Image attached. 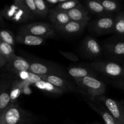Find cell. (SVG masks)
<instances>
[{
  "instance_id": "4316f807",
  "label": "cell",
  "mask_w": 124,
  "mask_h": 124,
  "mask_svg": "<svg viewBox=\"0 0 124 124\" xmlns=\"http://www.w3.org/2000/svg\"><path fill=\"white\" fill-rule=\"evenodd\" d=\"M35 6L37 8L39 18H45L49 13L50 8L44 0H34Z\"/></svg>"
},
{
  "instance_id": "52a82bcc",
  "label": "cell",
  "mask_w": 124,
  "mask_h": 124,
  "mask_svg": "<svg viewBox=\"0 0 124 124\" xmlns=\"http://www.w3.org/2000/svg\"><path fill=\"white\" fill-rule=\"evenodd\" d=\"M114 17L115 16L97 18L90 23L88 22L87 24L88 30L98 36L113 33Z\"/></svg>"
},
{
  "instance_id": "3957f363",
  "label": "cell",
  "mask_w": 124,
  "mask_h": 124,
  "mask_svg": "<svg viewBox=\"0 0 124 124\" xmlns=\"http://www.w3.org/2000/svg\"><path fill=\"white\" fill-rule=\"evenodd\" d=\"M74 80L75 84L78 86L79 88L90 98H94L105 93V84L95 77L87 76Z\"/></svg>"
},
{
  "instance_id": "5bb4252c",
  "label": "cell",
  "mask_w": 124,
  "mask_h": 124,
  "mask_svg": "<svg viewBox=\"0 0 124 124\" xmlns=\"http://www.w3.org/2000/svg\"><path fill=\"white\" fill-rule=\"evenodd\" d=\"M13 81L6 80L1 81L0 87V114L2 113L10 104V92Z\"/></svg>"
},
{
  "instance_id": "d4e9b609",
  "label": "cell",
  "mask_w": 124,
  "mask_h": 124,
  "mask_svg": "<svg viewBox=\"0 0 124 124\" xmlns=\"http://www.w3.org/2000/svg\"><path fill=\"white\" fill-rule=\"evenodd\" d=\"M15 74L19 78V79L29 84L30 85L32 84H34L35 83L41 80L38 75H35L29 71H21V72L16 73Z\"/></svg>"
},
{
  "instance_id": "9c48e42d",
  "label": "cell",
  "mask_w": 124,
  "mask_h": 124,
  "mask_svg": "<svg viewBox=\"0 0 124 124\" xmlns=\"http://www.w3.org/2000/svg\"><path fill=\"white\" fill-rule=\"evenodd\" d=\"M80 50L82 56L87 59L98 58L102 54V50L100 44L96 39L89 35L83 39Z\"/></svg>"
},
{
  "instance_id": "8fae6325",
  "label": "cell",
  "mask_w": 124,
  "mask_h": 124,
  "mask_svg": "<svg viewBox=\"0 0 124 124\" xmlns=\"http://www.w3.org/2000/svg\"><path fill=\"white\" fill-rule=\"evenodd\" d=\"M39 76L41 80L52 84L64 93L77 90L76 84L71 82L70 79L52 75H42Z\"/></svg>"
},
{
  "instance_id": "ba28073f",
  "label": "cell",
  "mask_w": 124,
  "mask_h": 124,
  "mask_svg": "<svg viewBox=\"0 0 124 124\" xmlns=\"http://www.w3.org/2000/svg\"><path fill=\"white\" fill-rule=\"evenodd\" d=\"M102 52L110 58L116 60L123 59L124 55V38L117 36L116 39L105 41L101 46Z\"/></svg>"
},
{
  "instance_id": "d6986e66",
  "label": "cell",
  "mask_w": 124,
  "mask_h": 124,
  "mask_svg": "<svg viewBox=\"0 0 124 124\" xmlns=\"http://www.w3.org/2000/svg\"><path fill=\"white\" fill-rule=\"evenodd\" d=\"M68 75L73 79L82 78L87 76L95 77L98 72L91 67H84L81 66L71 67L68 69Z\"/></svg>"
},
{
  "instance_id": "7c38bea8",
  "label": "cell",
  "mask_w": 124,
  "mask_h": 124,
  "mask_svg": "<svg viewBox=\"0 0 124 124\" xmlns=\"http://www.w3.org/2000/svg\"><path fill=\"white\" fill-rule=\"evenodd\" d=\"M88 23L70 21L62 27L56 29V31L64 36H76L83 32L87 26Z\"/></svg>"
},
{
  "instance_id": "ffe728a7",
  "label": "cell",
  "mask_w": 124,
  "mask_h": 124,
  "mask_svg": "<svg viewBox=\"0 0 124 124\" xmlns=\"http://www.w3.org/2000/svg\"><path fill=\"white\" fill-rule=\"evenodd\" d=\"M84 4L85 7L87 9L88 13L90 12L92 14L96 16L97 18H102V17L113 16L107 13L98 0L85 1Z\"/></svg>"
},
{
  "instance_id": "30bf717a",
  "label": "cell",
  "mask_w": 124,
  "mask_h": 124,
  "mask_svg": "<svg viewBox=\"0 0 124 124\" xmlns=\"http://www.w3.org/2000/svg\"><path fill=\"white\" fill-rule=\"evenodd\" d=\"M104 104L107 110L113 117L115 122L124 121V111L122 105L119 102L108 98L106 96L101 95L93 98Z\"/></svg>"
},
{
  "instance_id": "4fadbf2b",
  "label": "cell",
  "mask_w": 124,
  "mask_h": 124,
  "mask_svg": "<svg viewBox=\"0 0 124 124\" xmlns=\"http://www.w3.org/2000/svg\"><path fill=\"white\" fill-rule=\"evenodd\" d=\"M6 64L7 65V69L12 71L13 73L29 71L30 69L29 62L16 54L11 57L7 61Z\"/></svg>"
},
{
  "instance_id": "484cf974",
  "label": "cell",
  "mask_w": 124,
  "mask_h": 124,
  "mask_svg": "<svg viewBox=\"0 0 124 124\" xmlns=\"http://www.w3.org/2000/svg\"><path fill=\"white\" fill-rule=\"evenodd\" d=\"M80 4L81 2L78 0H64V2L56 6L54 9L61 12H66L77 7Z\"/></svg>"
},
{
  "instance_id": "83f0119b",
  "label": "cell",
  "mask_w": 124,
  "mask_h": 124,
  "mask_svg": "<svg viewBox=\"0 0 124 124\" xmlns=\"http://www.w3.org/2000/svg\"><path fill=\"white\" fill-rule=\"evenodd\" d=\"M0 40L12 46L16 44L15 36L13 33L7 30H0Z\"/></svg>"
},
{
  "instance_id": "836d02e7",
  "label": "cell",
  "mask_w": 124,
  "mask_h": 124,
  "mask_svg": "<svg viewBox=\"0 0 124 124\" xmlns=\"http://www.w3.org/2000/svg\"><path fill=\"white\" fill-rule=\"evenodd\" d=\"M2 24H4V20L3 19H2V16L0 14V25H2Z\"/></svg>"
},
{
  "instance_id": "2e32d148",
  "label": "cell",
  "mask_w": 124,
  "mask_h": 124,
  "mask_svg": "<svg viewBox=\"0 0 124 124\" xmlns=\"http://www.w3.org/2000/svg\"><path fill=\"white\" fill-rule=\"evenodd\" d=\"M87 102L93 110L102 116L105 124H116L112 116L98 101L90 98V100H87Z\"/></svg>"
},
{
  "instance_id": "d6a6232c",
  "label": "cell",
  "mask_w": 124,
  "mask_h": 124,
  "mask_svg": "<svg viewBox=\"0 0 124 124\" xmlns=\"http://www.w3.org/2000/svg\"><path fill=\"white\" fill-rule=\"evenodd\" d=\"M7 62V59H6V57L3 55V54H1V53L0 52V68H1L2 67H3L4 65H6Z\"/></svg>"
},
{
  "instance_id": "6da1fadb",
  "label": "cell",
  "mask_w": 124,
  "mask_h": 124,
  "mask_svg": "<svg viewBox=\"0 0 124 124\" xmlns=\"http://www.w3.org/2000/svg\"><path fill=\"white\" fill-rule=\"evenodd\" d=\"M1 15L7 20L15 23H24L35 18L27 9L23 0H15L10 6H6L1 11Z\"/></svg>"
},
{
  "instance_id": "9a60e30c",
  "label": "cell",
  "mask_w": 124,
  "mask_h": 124,
  "mask_svg": "<svg viewBox=\"0 0 124 124\" xmlns=\"http://www.w3.org/2000/svg\"><path fill=\"white\" fill-rule=\"evenodd\" d=\"M65 13L70 18V21L76 22H89L90 17L88 12L84 6L80 4L77 7L67 11Z\"/></svg>"
},
{
  "instance_id": "8992f818",
  "label": "cell",
  "mask_w": 124,
  "mask_h": 124,
  "mask_svg": "<svg viewBox=\"0 0 124 124\" xmlns=\"http://www.w3.org/2000/svg\"><path fill=\"white\" fill-rule=\"evenodd\" d=\"M90 67L97 72L110 78L122 79L124 71L123 67L119 64L110 61H96L89 64Z\"/></svg>"
},
{
  "instance_id": "e0dca14e",
  "label": "cell",
  "mask_w": 124,
  "mask_h": 124,
  "mask_svg": "<svg viewBox=\"0 0 124 124\" xmlns=\"http://www.w3.org/2000/svg\"><path fill=\"white\" fill-rule=\"evenodd\" d=\"M15 40L16 42L18 44L31 46H41L46 42V39L42 38L20 32L17 33V35L15 36Z\"/></svg>"
},
{
  "instance_id": "cb8c5ba5",
  "label": "cell",
  "mask_w": 124,
  "mask_h": 124,
  "mask_svg": "<svg viewBox=\"0 0 124 124\" xmlns=\"http://www.w3.org/2000/svg\"><path fill=\"white\" fill-rule=\"evenodd\" d=\"M21 94V82L19 79H16L13 81L11 85L10 92V103L12 105L18 104L17 101Z\"/></svg>"
},
{
  "instance_id": "4dcf8cb0",
  "label": "cell",
  "mask_w": 124,
  "mask_h": 124,
  "mask_svg": "<svg viewBox=\"0 0 124 124\" xmlns=\"http://www.w3.org/2000/svg\"><path fill=\"white\" fill-rule=\"evenodd\" d=\"M59 52L63 56L67 58V59L73 62H78L79 61V58L74 54L72 52H63V51L59 50Z\"/></svg>"
},
{
  "instance_id": "f546056e",
  "label": "cell",
  "mask_w": 124,
  "mask_h": 124,
  "mask_svg": "<svg viewBox=\"0 0 124 124\" xmlns=\"http://www.w3.org/2000/svg\"><path fill=\"white\" fill-rule=\"evenodd\" d=\"M23 2L25 7L27 8V9L30 11V13L33 15L35 18H39L37 8L35 6L34 0H23Z\"/></svg>"
},
{
  "instance_id": "277c9868",
  "label": "cell",
  "mask_w": 124,
  "mask_h": 124,
  "mask_svg": "<svg viewBox=\"0 0 124 124\" xmlns=\"http://www.w3.org/2000/svg\"><path fill=\"white\" fill-rule=\"evenodd\" d=\"M29 64V71L38 76L52 75L70 79L67 73L57 64L42 61H32L30 62Z\"/></svg>"
},
{
  "instance_id": "1f68e13d",
  "label": "cell",
  "mask_w": 124,
  "mask_h": 124,
  "mask_svg": "<svg viewBox=\"0 0 124 124\" xmlns=\"http://www.w3.org/2000/svg\"><path fill=\"white\" fill-rule=\"evenodd\" d=\"M64 1V0H46L45 2H46V4H47V6L49 8L51 6H55V5L58 6V4H59L60 3H62Z\"/></svg>"
},
{
  "instance_id": "e575fe53",
  "label": "cell",
  "mask_w": 124,
  "mask_h": 124,
  "mask_svg": "<svg viewBox=\"0 0 124 124\" xmlns=\"http://www.w3.org/2000/svg\"><path fill=\"white\" fill-rule=\"evenodd\" d=\"M116 124H124V121H117L115 122Z\"/></svg>"
},
{
  "instance_id": "7402d4cb",
  "label": "cell",
  "mask_w": 124,
  "mask_h": 124,
  "mask_svg": "<svg viewBox=\"0 0 124 124\" xmlns=\"http://www.w3.org/2000/svg\"><path fill=\"white\" fill-rule=\"evenodd\" d=\"M34 85L38 89L53 95H61L64 93L62 91L53 85V84L42 80L35 83Z\"/></svg>"
},
{
  "instance_id": "44dd1931",
  "label": "cell",
  "mask_w": 124,
  "mask_h": 124,
  "mask_svg": "<svg viewBox=\"0 0 124 124\" xmlns=\"http://www.w3.org/2000/svg\"><path fill=\"white\" fill-rule=\"evenodd\" d=\"M104 9L109 14L113 15L114 13L122 12V4L119 1L111 0H98Z\"/></svg>"
},
{
  "instance_id": "f1b7e54d",
  "label": "cell",
  "mask_w": 124,
  "mask_h": 124,
  "mask_svg": "<svg viewBox=\"0 0 124 124\" xmlns=\"http://www.w3.org/2000/svg\"><path fill=\"white\" fill-rule=\"evenodd\" d=\"M0 52L3 54L7 61L12 56L15 54V50L13 46H10L8 44L0 40Z\"/></svg>"
},
{
  "instance_id": "ac0fdd59",
  "label": "cell",
  "mask_w": 124,
  "mask_h": 124,
  "mask_svg": "<svg viewBox=\"0 0 124 124\" xmlns=\"http://www.w3.org/2000/svg\"><path fill=\"white\" fill-rule=\"evenodd\" d=\"M48 15L55 30L62 27L70 21V18L65 12L57 10L54 8L50 9Z\"/></svg>"
},
{
  "instance_id": "7a4b0ae2",
  "label": "cell",
  "mask_w": 124,
  "mask_h": 124,
  "mask_svg": "<svg viewBox=\"0 0 124 124\" xmlns=\"http://www.w3.org/2000/svg\"><path fill=\"white\" fill-rule=\"evenodd\" d=\"M32 121V115L22 109L18 104H10L0 114V124H29Z\"/></svg>"
},
{
  "instance_id": "d590c367",
  "label": "cell",
  "mask_w": 124,
  "mask_h": 124,
  "mask_svg": "<svg viewBox=\"0 0 124 124\" xmlns=\"http://www.w3.org/2000/svg\"><path fill=\"white\" fill-rule=\"evenodd\" d=\"M0 87H1V81H0Z\"/></svg>"
},
{
  "instance_id": "603a6c76",
  "label": "cell",
  "mask_w": 124,
  "mask_h": 124,
  "mask_svg": "<svg viewBox=\"0 0 124 124\" xmlns=\"http://www.w3.org/2000/svg\"><path fill=\"white\" fill-rule=\"evenodd\" d=\"M114 33L116 36L124 38V12L117 13L114 17Z\"/></svg>"
},
{
  "instance_id": "5b68a950",
  "label": "cell",
  "mask_w": 124,
  "mask_h": 124,
  "mask_svg": "<svg viewBox=\"0 0 124 124\" xmlns=\"http://www.w3.org/2000/svg\"><path fill=\"white\" fill-rule=\"evenodd\" d=\"M18 32L30 34L46 39L56 38L58 36L54 27L46 23H33L23 25L19 27Z\"/></svg>"
}]
</instances>
